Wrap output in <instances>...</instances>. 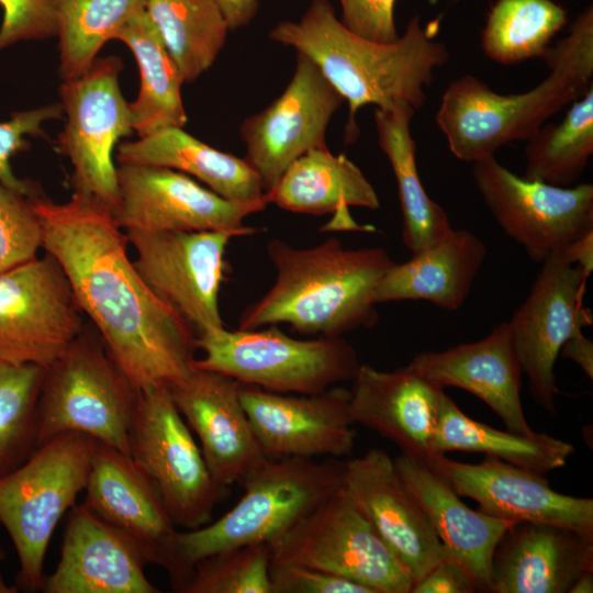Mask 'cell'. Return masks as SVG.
Listing matches in <instances>:
<instances>
[{"mask_svg":"<svg viewBox=\"0 0 593 593\" xmlns=\"http://www.w3.org/2000/svg\"><path fill=\"white\" fill-rule=\"evenodd\" d=\"M82 503L165 568L177 532L158 488L130 455L97 440Z\"/></svg>","mask_w":593,"mask_h":593,"instance_id":"24","label":"cell"},{"mask_svg":"<svg viewBox=\"0 0 593 593\" xmlns=\"http://www.w3.org/2000/svg\"><path fill=\"white\" fill-rule=\"evenodd\" d=\"M59 38L58 75L63 80L82 75L108 41L137 12L145 0H53Z\"/></svg>","mask_w":593,"mask_h":593,"instance_id":"36","label":"cell"},{"mask_svg":"<svg viewBox=\"0 0 593 593\" xmlns=\"http://www.w3.org/2000/svg\"><path fill=\"white\" fill-rule=\"evenodd\" d=\"M147 287L195 332L224 327L219 296L233 232H125Z\"/></svg>","mask_w":593,"mask_h":593,"instance_id":"14","label":"cell"},{"mask_svg":"<svg viewBox=\"0 0 593 593\" xmlns=\"http://www.w3.org/2000/svg\"><path fill=\"white\" fill-rule=\"evenodd\" d=\"M270 561L268 544L216 552L195 563L180 593H271Z\"/></svg>","mask_w":593,"mask_h":593,"instance_id":"39","label":"cell"},{"mask_svg":"<svg viewBox=\"0 0 593 593\" xmlns=\"http://www.w3.org/2000/svg\"><path fill=\"white\" fill-rule=\"evenodd\" d=\"M436 33L437 23L423 26L415 15L395 41L377 42L347 29L328 0H312L299 20L277 23L269 38L312 59L348 102L346 139L351 142L358 134L355 115L366 104L424 107L435 70L450 58Z\"/></svg>","mask_w":593,"mask_h":593,"instance_id":"2","label":"cell"},{"mask_svg":"<svg viewBox=\"0 0 593 593\" xmlns=\"http://www.w3.org/2000/svg\"><path fill=\"white\" fill-rule=\"evenodd\" d=\"M342 23L354 33L377 42H392L400 35L395 25L396 0H338Z\"/></svg>","mask_w":593,"mask_h":593,"instance_id":"44","label":"cell"},{"mask_svg":"<svg viewBox=\"0 0 593 593\" xmlns=\"http://www.w3.org/2000/svg\"><path fill=\"white\" fill-rule=\"evenodd\" d=\"M342 485L404 567L413 584L447 555L424 510L380 448L344 461Z\"/></svg>","mask_w":593,"mask_h":593,"instance_id":"20","label":"cell"},{"mask_svg":"<svg viewBox=\"0 0 593 593\" xmlns=\"http://www.w3.org/2000/svg\"><path fill=\"white\" fill-rule=\"evenodd\" d=\"M593 571V539L552 524L516 522L492 558V593H569Z\"/></svg>","mask_w":593,"mask_h":593,"instance_id":"26","label":"cell"},{"mask_svg":"<svg viewBox=\"0 0 593 593\" xmlns=\"http://www.w3.org/2000/svg\"><path fill=\"white\" fill-rule=\"evenodd\" d=\"M434 449L437 455L482 452L542 475L564 467L574 452L573 445L546 433L500 430L473 419L446 393L440 401Z\"/></svg>","mask_w":593,"mask_h":593,"instance_id":"33","label":"cell"},{"mask_svg":"<svg viewBox=\"0 0 593 593\" xmlns=\"http://www.w3.org/2000/svg\"><path fill=\"white\" fill-rule=\"evenodd\" d=\"M19 592V589L18 586H12V585H9L2 574L0 573V593H16Z\"/></svg>","mask_w":593,"mask_h":593,"instance_id":"50","label":"cell"},{"mask_svg":"<svg viewBox=\"0 0 593 593\" xmlns=\"http://www.w3.org/2000/svg\"><path fill=\"white\" fill-rule=\"evenodd\" d=\"M593 155V86L572 102L563 120L544 124L526 141L523 177L556 187H572Z\"/></svg>","mask_w":593,"mask_h":593,"instance_id":"35","label":"cell"},{"mask_svg":"<svg viewBox=\"0 0 593 593\" xmlns=\"http://www.w3.org/2000/svg\"><path fill=\"white\" fill-rule=\"evenodd\" d=\"M486 246L467 230H451L446 236L394 265L380 281L377 303L424 300L457 311L467 300L484 264Z\"/></svg>","mask_w":593,"mask_h":593,"instance_id":"29","label":"cell"},{"mask_svg":"<svg viewBox=\"0 0 593 593\" xmlns=\"http://www.w3.org/2000/svg\"><path fill=\"white\" fill-rule=\"evenodd\" d=\"M42 228L29 198L0 182V273L37 256Z\"/></svg>","mask_w":593,"mask_h":593,"instance_id":"40","label":"cell"},{"mask_svg":"<svg viewBox=\"0 0 593 593\" xmlns=\"http://www.w3.org/2000/svg\"><path fill=\"white\" fill-rule=\"evenodd\" d=\"M344 461L338 458L270 459L240 484L244 494L213 523L176 532L165 570L180 592L200 560L235 547L268 544L333 495L342 485Z\"/></svg>","mask_w":593,"mask_h":593,"instance_id":"5","label":"cell"},{"mask_svg":"<svg viewBox=\"0 0 593 593\" xmlns=\"http://www.w3.org/2000/svg\"><path fill=\"white\" fill-rule=\"evenodd\" d=\"M239 396L267 458H339L354 449L348 389L334 385L315 394H294L240 383Z\"/></svg>","mask_w":593,"mask_h":593,"instance_id":"18","label":"cell"},{"mask_svg":"<svg viewBox=\"0 0 593 593\" xmlns=\"http://www.w3.org/2000/svg\"><path fill=\"white\" fill-rule=\"evenodd\" d=\"M415 110L396 102L373 113L377 139L395 177L402 213V238L415 254L451 232L445 210L426 192L416 164V143L411 133Z\"/></svg>","mask_w":593,"mask_h":593,"instance_id":"31","label":"cell"},{"mask_svg":"<svg viewBox=\"0 0 593 593\" xmlns=\"http://www.w3.org/2000/svg\"><path fill=\"white\" fill-rule=\"evenodd\" d=\"M147 551L83 504L67 516L55 570L45 575L44 593H157L145 575Z\"/></svg>","mask_w":593,"mask_h":593,"instance_id":"22","label":"cell"},{"mask_svg":"<svg viewBox=\"0 0 593 593\" xmlns=\"http://www.w3.org/2000/svg\"><path fill=\"white\" fill-rule=\"evenodd\" d=\"M203 357L193 367L231 377L242 384L278 393L315 394L353 380L360 362L343 336L298 339L276 325L197 335Z\"/></svg>","mask_w":593,"mask_h":593,"instance_id":"8","label":"cell"},{"mask_svg":"<svg viewBox=\"0 0 593 593\" xmlns=\"http://www.w3.org/2000/svg\"><path fill=\"white\" fill-rule=\"evenodd\" d=\"M267 254L276 280L243 312L239 329L286 323L302 335L343 336L377 325V289L395 262L384 248H345L336 237L295 248L275 238Z\"/></svg>","mask_w":593,"mask_h":593,"instance_id":"3","label":"cell"},{"mask_svg":"<svg viewBox=\"0 0 593 593\" xmlns=\"http://www.w3.org/2000/svg\"><path fill=\"white\" fill-rule=\"evenodd\" d=\"M271 562L320 569L374 593H411L413 580L340 488L270 545Z\"/></svg>","mask_w":593,"mask_h":593,"instance_id":"9","label":"cell"},{"mask_svg":"<svg viewBox=\"0 0 593 593\" xmlns=\"http://www.w3.org/2000/svg\"><path fill=\"white\" fill-rule=\"evenodd\" d=\"M271 593H374L370 588L320 569L270 561Z\"/></svg>","mask_w":593,"mask_h":593,"instance_id":"43","label":"cell"},{"mask_svg":"<svg viewBox=\"0 0 593 593\" xmlns=\"http://www.w3.org/2000/svg\"><path fill=\"white\" fill-rule=\"evenodd\" d=\"M83 327L67 276L51 254L0 273V359L47 369Z\"/></svg>","mask_w":593,"mask_h":593,"instance_id":"12","label":"cell"},{"mask_svg":"<svg viewBox=\"0 0 593 593\" xmlns=\"http://www.w3.org/2000/svg\"><path fill=\"white\" fill-rule=\"evenodd\" d=\"M344 101L317 65L296 52L286 89L268 107L246 118L239 128L245 159L260 177L265 192L296 158L327 146V126Z\"/></svg>","mask_w":593,"mask_h":593,"instance_id":"17","label":"cell"},{"mask_svg":"<svg viewBox=\"0 0 593 593\" xmlns=\"http://www.w3.org/2000/svg\"><path fill=\"white\" fill-rule=\"evenodd\" d=\"M0 52L19 42L57 35L53 0H0Z\"/></svg>","mask_w":593,"mask_h":593,"instance_id":"42","label":"cell"},{"mask_svg":"<svg viewBox=\"0 0 593 593\" xmlns=\"http://www.w3.org/2000/svg\"><path fill=\"white\" fill-rule=\"evenodd\" d=\"M0 527H1V524H0ZM2 557H3V556H2V552L0 551V559H1Z\"/></svg>","mask_w":593,"mask_h":593,"instance_id":"51","label":"cell"},{"mask_svg":"<svg viewBox=\"0 0 593 593\" xmlns=\"http://www.w3.org/2000/svg\"><path fill=\"white\" fill-rule=\"evenodd\" d=\"M567 260L590 278L593 271V231L560 249Z\"/></svg>","mask_w":593,"mask_h":593,"instance_id":"48","label":"cell"},{"mask_svg":"<svg viewBox=\"0 0 593 593\" xmlns=\"http://www.w3.org/2000/svg\"><path fill=\"white\" fill-rule=\"evenodd\" d=\"M45 369L0 359V477L36 448L37 401Z\"/></svg>","mask_w":593,"mask_h":593,"instance_id":"38","label":"cell"},{"mask_svg":"<svg viewBox=\"0 0 593 593\" xmlns=\"http://www.w3.org/2000/svg\"><path fill=\"white\" fill-rule=\"evenodd\" d=\"M566 23L567 11L552 0H497L482 30L481 48L502 65L541 58Z\"/></svg>","mask_w":593,"mask_h":593,"instance_id":"37","label":"cell"},{"mask_svg":"<svg viewBox=\"0 0 593 593\" xmlns=\"http://www.w3.org/2000/svg\"><path fill=\"white\" fill-rule=\"evenodd\" d=\"M440 388L466 390L483 401L506 428L532 434L521 400L522 367L508 321L497 324L484 338L440 351L415 355L409 363Z\"/></svg>","mask_w":593,"mask_h":593,"instance_id":"25","label":"cell"},{"mask_svg":"<svg viewBox=\"0 0 593 593\" xmlns=\"http://www.w3.org/2000/svg\"><path fill=\"white\" fill-rule=\"evenodd\" d=\"M122 68L116 56L97 57L87 71L59 87L66 123L57 144L72 166L74 189L96 198L112 212L119 195L113 150L121 138L134 132L130 103L120 87Z\"/></svg>","mask_w":593,"mask_h":593,"instance_id":"11","label":"cell"},{"mask_svg":"<svg viewBox=\"0 0 593 593\" xmlns=\"http://www.w3.org/2000/svg\"><path fill=\"white\" fill-rule=\"evenodd\" d=\"M96 444V439L81 433L58 435L0 477V524L18 555V589L42 591L52 535L85 490Z\"/></svg>","mask_w":593,"mask_h":593,"instance_id":"6","label":"cell"},{"mask_svg":"<svg viewBox=\"0 0 593 593\" xmlns=\"http://www.w3.org/2000/svg\"><path fill=\"white\" fill-rule=\"evenodd\" d=\"M42 248L61 266L79 309L138 391L170 387L193 370L197 334L144 282L112 210L76 192L64 203L30 199Z\"/></svg>","mask_w":593,"mask_h":593,"instance_id":"1","label":"cell"},{"mask_svg":"<svg viewBox=\"0 0 593 593\" xmlns=\"http://www.w3.org/2000/svg\"><path fill=\"white\" fill-rule=\"evenodd\" d=\"M478 591L470 574L447 555L412 586L411 593H473Z\"/></svg>","mask_w":593,"mask_h":593,"instance_id":"45","label":"cell"},{"mask_svg":"<svg viewBox=\"0 0 593 593\" xmlns=\"http://www.w3.org/2000/svg\"><path fill=\"white\" fill-rule=\"evenodd\" d=\"M138 396L96 328L83 327L45 369L37 401L36 447L75 432L130 455L128 432Z\"/></svg>","mask_w":593,"mask_h":593,"instance_id":"7","label":"cell"},{"mask_svg":"<svg viewBox=\"0 0 593 593\" xmlns=\"http://www.w3.org/2000/svg\"><path fill=\"white\" fill-rule=\"evenodd\" d=\"M116 159L120 165L175 169L231 201L268 200L260 177L245 158L216 149L183 127L164 128L136 141L124 142L118 147Z\"/></svg>","mask_w":593,"mask_h":593,"instance_id":"30","label":"cell"},{"mask_svg":"<svg viewBox=\"0 0 593 593\" xmlns=\"http://www.w3.org/2000/svg\"><path fill=\"white\" fill-rule=\"evenodd\" d=\"M425 465L488 515L552 524L593 539V500L552 490L546 475L489 456L468 463L437 455Z\"/></svg>","mask_w":593,"mask_h":593,"instance_id":"19","label":"cell"},{"mask_svg":"<svg viewBox=\"0 0 593 593\" xmlns=\"http://www.w3.org/2000/svg\"><path fill=\"white\" fill-rule=\"evenodd\" d=\"M128 448L158 488L176 526L189 530L209 523L227 486L211 474L167 385L139 391Z\"/></svg>","mask_w":593,"mask_h":593,"instance_id":"10","label":"cell"},{"mask_svg":"<svg viewBox=\"0 0 593 593\" xmlns=\"http://www.w3.org/2000/svg\"><path fill=\"white\" fill-rule=\"evenodd\" d=\"M394 463L448 555L470 574L478 591L489 592L494 550L516 522L470 508L441 475L405 454Z\"/></svg>","mask_w":593,"mask_h":593,"instance_id":"27","label":"cell"},{"mask_svg":"<svg viewBox=\"0 0 593 593\" xmlns=\"http://www.w3.org/2000/svg\"><path fill=\"white\" fill-rule=\"evenodd\" d=\"M593 592V571L585 572L575 580L569 593H592Z\"/></svg>","mask_w":593,"mask_h":593,"instance_id":"49","label":"cell"},{"mask_svg":"<svg viewBox=\"0 0 593 593\" xmlns=\"http://www.w3.org/2000/svg\"><path fill=\"white\" fill-rule=\"evenodd\" d=\"M351 381L354 424L372 429L423 463L437 456L434 438L443 388L410 365L392 371L360 365Z\"/></svg>","mask_w":593,"mask_h":593,"instance_id":"23","label":"cell"},{"mask_svg":"<svg viewBox=\"0 0 593 593\" xmlns=\"http://www.w3.org/2000/svg\"><path fill=\"white\" fill-rule=\"evenodd\" d=\"M145 9L186 82L211 68L230 32L217 0H145Z\"/></svg>","mask_w":593,"mask_h":593,"instance_id":"34","label":"cell"},{"mask_svg":"<svg viewBox=\"0 0 593 593\" xmlns=\"http://www.w3.org/2000/svg\"><path fill=\"white\" fill-rule=\"evenodd\" d=\"M230 31L248 25L255 18L258 0H217Z\"/></svg>","mask_w":593,"mask_h":593,"instance_id":"47","label":"cell"},{"mask_svg":"<svg viewBox=\"0 0 593 593\" xmlns=\"http://www.w3.org/2000/svg\"><path fill=\"white\" fill-rule=\"evenodd\" d=\"M61 103H52L36 109L15 111L10 119L0 122V182L11 190L31 199L38 197V191L30 181L15 176L11 159L20 152L30 148L26 136L46 137L43 124L46 121L61 119Z\"/></svg>","mask_w":593,"mask_h":593,"instance_id":"41","label":"cell"},{"mask_svg":"<svg viewBox=\"0 0 593 593\" xmlns=\"http://www.w3.org/2000/svg\"><path fill=\"white\" fill-rule=\"evenodd\" d=\"M478 192L501 230L536 264L593 231V184L518 177L494 156L472 163Z\"/></svg>","mask_w":593,"mask_h":593,"instance_id":"13","label":"cell"},{"mask_svg":"<svg viewBox=\"0 0 593 593\" xmlns=\"http://www.w3.org/2000/svg\"><path fill=\"white\" fill-rule=\"evenodd\" d=\"M559 355L572 360L590 379L593 378V342L583 332L566 340Z\"/></svg>","mask_w":593,"mask_h":593,"instance_id":"46","label":"cell"},{"mask_svg":"<svg viewBox=\"0 0 593 593\" xmlns=\"http://www.w3.org/2000/svg\"><path fill=\"white\" fill-rule=\"evenodd\" d=\"M266 194L269 203L286 211L334 214L326 230H372L357 224L349 208H380L379 195L361 169L344 154L334 155L327 146L296 158Z\"/></svg>","mask_w":593,"mask_h":593,"instance_id":"28","label":"cell"},{"mask_svg":"<svg viewBox=\"0 0 593 593\" xmlns=\"http://www.w3.org/2000/svg\"><path fill=\"white\" fill-rule=\"evenodd\" d=\"M549 74L533 89L502 94L466 74L451 81L436 113L451 154L474 163L516 141H528L545 122L593 86V7L541 57Z\"/></svg>","mask_w":593,"mask_h":593,"instance_id":"4","label":"cell"},{"mask_svg":"<svg viewBox=\"0 0 593 593\" xmlns=\"http://www.w3.org/2000/svg\"><path fill=\"white\" fill-rule=\"evenodd\" d=\"M527 298L508 321L514 348L527 374L533 399L555 415V363L562 345L592 324V312L583 305L588 277L567 260L561 250L541 264Z\"/></svg>","mask_w":593,"mask_h":593,"instance_id":"16","label":"cell"},{"mask_svg":"<svg viewBox=\"0 0 593 593\" xmlns=\"http://www.w3.org/2000/svg\"><path fill=\"white\" fill-rule=\"evenodd\" d=\"M118 188L113 215L124 232L215 231L251 235L258 230L246 226L245 219L269 203L231 201L186 174L149 165H120Z\"/></svg>","mask_w":593,"mask_h":593,"instance_id":"15","label":"cell"},{"mask_svg":"<svg viewBox=\"0 0 593 593\" xmlns=\"http://www.w3.org/2000/svg\"><path fill=\"white\" fill-rule=\"evenodd\" d=\"M168 388L220 484L242 483L266 462L242 404L238 381L194 367L184 380Z\"/></svg>","mask_w":593,"mask_h":593,"instance_id":"21","label":"cell"},{"mask_svg":"<svg viewBox=\"0 0 593 593\" xmlns=\"http://www.w3.org/2000/svg\"><path fill=\"white\" fill-rule=\"evenodd\" d=\"M115 40L132 51L139 70V91L130 103L137 136L183 127L188 116L181 88L186 81L145 8L127 21Z\"/></svg>","mask_w":593,"mask_h":593,"instance_id":"32","label":"cell"}]
</instances>
